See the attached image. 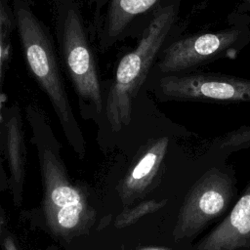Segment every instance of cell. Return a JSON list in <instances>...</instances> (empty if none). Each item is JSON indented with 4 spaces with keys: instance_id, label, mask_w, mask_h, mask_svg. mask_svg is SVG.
<instances>
[{
    "instance_id": "obj_1",
    "label": "cell",
    "mask_w": 250,
    "mask_h": 250,
    "mask_svg": "<svg viewBox=\"0 0 250 250\" xmlns=\"http://www.w3.org/2000/svg\"><path fill=\"white\" fill-rule=\"evenodd\" d=\"M60 62L77 97L80 115L103 126L106 88L99 72L94 37L78 0H52Z\"/></svg>"
},
{
    "instance_id": "obj_2",
    "label": "cell",
    "mask_w": 250,
    "mask_h": 250,
    "mask_svg": "<svg viewBox=\"0 0 250 250\" xmlns=\"http://www.w3.org/2000/svg\"><path fill=\"white\" fill-rule=\"evenodd\" d=\"M180 2L160 10L130 52L119 60L106 91L103 128L119 132L128 128L138 99L146 89L157 58L177 28Z\"/></svg>"
},
{
    "instance_id": "obj_3",
    "label": "cell",
    "mask_w": 250,
    "mask_h": 250,
    "mask_svg": "<svg viewBox=\"0 0 250 250\" xmlns=\"http://www.w3.org/2000/svg\"><path fill=\"white\" fill-rule=\"evenodd\" d=\"M12 7L26 67L48 99L64 135L78 146L82 143V133L69 101L50 28L35 14L29 0H13Z\"/></svg>"
},
{
    "instance_id": "obj_4",
    "label": "cell",
    "mask_w": 250,
    "mask_h": 250,
    "mask_svg": "<svg viewBox=\"0 0 250 250\" xmlns=\"http://www.w3.org/2000/svg\"><path fill=\"white\" fill-rule=\"evenodd\" d=\"M160 102H250V80L211 72L191 71L147 80Z\"/></svg>"
},
{
    "instance_id": "obj_5",
    "label": "cell",
    "mask_w": 250,
    "mask_h": 250,
    "mask_svg": "<svg viewBox=\"0 0 250 250\" xmlns=\"http://www.w3.org/2000/svg\"><path fill=\"white\" fill-rule=\"evenodd\" d=\"M243 36L242 29L233 27L171 39L161 50L148 79L195 71L198 66L223 57Z\"/></svg>"
},
{
    "instance_id": "obj_6",
    "label": "cell",
    "mask_w": 250,
    "mask_h": 250,
    "mask_svg": "<svg viewBox=\"0 0 250 250\" xmlns=\"http://www.w3.org/2000/svg\"><path fill=\"white\" fill-rule=\"evenodd\" d=\"M181 0H107L95 14L92 34L100 51L141 36L156 14Z\"/></svg>"
},
{
    "instance_id": "obj_7",
    "label": "cell",
    "mask_w": 250,
    "mask_h": 250,
    "mask_svg": "<svg viewBox=\"0 0 250 250\" xmlns=\"http://www.w3.org/2000/svg\"><path fill=\"white\" fill-rule=\"evenodd\" d=\"M210 250H250V184L209 241Z\"/></svg>"
},
{
    "instance_id": "obj_8",
    "label": "cell",
    "mask_w": 250,
    "mask_h": 250,
    "mask_svg": "<svg viewBox=\"0 0 250 250\" xmlns=\"http://www.w3.org/2000/svg\"><path fill=\"white\" fill-rule=\"evenodd\" d=\"M216 146L220 151L225 152L250 147V125L227 133L216 142Z\"/></svg>"
},
{
    "instance_id": "obj_9",
    "label": "cell",
    "mask_w": 250,
    "mask_h": 250,
    "mask_svg": "<svg viewBox=\"0 0 250 250\" xmlns=\"http://www.w3.org/2000/svg\"><path fill=\"white\" fill-rule=\"evenodd\" d=\"M53 202L60 207L80 203V196L73 188L62 186L56 188L52 192Z\"/></svg>"
},
{
    "instance_id": "obj_10",
    "label": "cell",
    "mask_w": 250,
    "mask_h": 250,
    "mask_svg": "<svg viewBox=\"0 0 250 250\" xmlns=\"http://www.w3.org/2000/svg\"><path fill=\"white\" fill-rule=\"evenodd\" d=\"M80 212V203L62 207V209L58 213V221L60 225L65 229L73 228L79 221Z\"/></svg>"
},
{
    "instance_id": "obj_11",
    "label": "cell",
    "mask_w": 250,
    "mask_h": 250,
    "mask_svg": "<svg viewBox=\"0 0 250 250\" xmlns=\"http://www.w3.org/2000/svg\"><path fill=\"white\" fill-rule=\"evenodd\" d=\"M85 1H87L89 4H91L93 6L95 5V7H96L95 14H97L107 2V0H85Z\"/></svg>"
},
{
    "instance_id": "obj_12",
    "label": "cell",
    "mask_w": 250,
    "mask_h": 250,
    "mask_svg": "<svg viewBox=\"0 0 250 250\" xmlns=\"http://www.w3.org/2000/svg\"><path fill=\"white\" fill-rule=\"evenodd\" d=\"M242 1L245 3H250V0H242Z\"/></svg>"
}]
</instances>
